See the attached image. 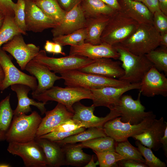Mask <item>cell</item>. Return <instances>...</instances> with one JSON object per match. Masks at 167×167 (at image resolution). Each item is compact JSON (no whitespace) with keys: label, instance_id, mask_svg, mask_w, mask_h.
<instances>
[{"label":"cell","instance_id":"cell-35","mask_svg":"<svg viewBox=\"0 0 167 167\" xmlns=\"http://www.w3.org/2000/svg\"><path fill=\"white\" fill-rule=\"evenodd\" d=\"M148 59L159 71L167 74V48L160 47L145 55Z\"/></svg>","mask_w":167,"mask_h":167},{"label":"cell","instance_id":"cell-14","mask_svg":"<svg viewBox=\"0 0 167 167\" xmlns=\"http://www.w3.org/2000/svg\"><path fill=\"white\" fill-rule=\"evenodd\" d=\"M25 22L26 31L41 32L59 24L46 15L31 0H25Z\"/></svg>","mask_w":167,"mask_h":167},{"label":"cell","instance_id":"cell-45","mask_svg":"<svg viewBox=\"0 0 167 167\" xmlns=\"http://www.w3.org/2000/svg\"><path fill=\"white\" fill-rule=\"evenodd\" d=\"M62 46L57 43L46 41L44 46L45 51L54 54H60L64 56L66 54L62 51Z\"/></svg>","mask_w":167,"mask_h":167},{"label":"cell","instance_id":"cell-27","mask_svg":"<svg viewBox=\"0 0 167 167\" xmlns=\"http://www.w3.org/2000/svg\"><path fill=\"white\" fill-rule=\"evenodd\" d=\"M62 147L64 154V165L81 167L86 165L92 156L83 152V148L76 144H67Z\"/></svg>","mask_w":167,"mask_h":167},{"label":"cell","instance_id":"cell-57","mask_svg":"<svg viewBox=\"0 0 167 167\" xmlns=\"http://www.w3.org/2000/svg\"><path fill=\"white\" fill-rule=\"evenodd\" d=\"M32 0V1H34V0Z\"/></svg>","mask_w":167,"mask_h":167},{"label":"cell","instance_id":"cell-4","mask_svg":"<svg viewBox=\"0 0 167 167\" xmlns=\"http://www.w3.org/2000/svg\"><path fill=\"white\" fill-rule=\"evenodd\" d=\"M33 98L46 103L49 101L60 103L70 111L74 113L73 108L76 102L83 99L92 100L91 91L88 89L77 87L66 86L63 88L53 86L40 93L32 95Z\"/></svg>","mask_w":167,"mask_h":167},{"label":"cell","instance_id":"cell-15","mask_svg":"<svg viewBox=\"0 0 167 167\" xmlns=\"http://www.w3.org/2000/svg\"><path fill=\"white\" fill-rule=\"evenodd\" d=\"M95 107L92 105L87 106L82 104L79 101L77 102L73 106L74 113L72 119L79 121L83 127L85 128H103L106 122L121 116L120 113L114 109L110 110L105 117H98L94 114Z\"/></svg>","mask_w":167,"mask_h":167},{"label":"cell","instance_id":"cell-52","mask_svg":"<svg viewBox=\"0 0 167 167\" xmlns=\"http://www.w3.org/2000/svg\"><path fill=\"white\" fill-rule=\"evenodd\" d=\"M94 155L92 156L89 162L84 166V167H96L99 165V164L98 161L96 162H94Z\"/></svg>","mask_w":167,"mask_h":167},{"label":"cell","instance_id":"cell-3","mask_svg":"<svg viewBox=\"0 0 167 167\" xmlns=\"http://www.w3.org/2000/svg\"><path fill=\"white\" fill-rule=\"evenodd\" d=\"M60 74L66 86L80 87L90 90L107 87H122L131 84L118 79L85 73L78 70H70Z\"/></svg>","mask_w":167,"mask_h":167},{"label":"cell","instance_id":"cell-13","mask_svg":"<svg viewBox=\"0 0 167 167\" xmlns=\"http://www.w3.org/2000/svg\"><path fill=\"white\" fill-rule=\"evenodd\" d=\"M1 49L10 54L16 60L22 70H24L27 63L33 59L40 50L39 46L25 43L22 34L15 36L2 45Z\"/></svg>","mask_w":167,"mask_h":167},{"label":"cell","instance_id":"cell-51","mask_svg":"<svg viewBox=\"0 0 167 167\" xmlns=\"http://www.w3.org/2000/svg\"><path fill=\"white\" fill-rule=\"evenodd\" d=\"M159 46L167 48V33L161 35Z\"/></svg>","mask_w":167,"mask_h":167},{"label":"cell","instance_id":"cell-55","mask_svg":"<svg viewBox=\"0 0 167 167\" xmlns=\"http://www.w3.org/2000/svg\"><path fill=\"white\" fill-rule=\"evenodd\" d=\"M11 165L9 164L6 163H0V167H11Z\"/></svg>","mask_w":167,"mask_h":167},{"label":"cell","instance_id":"cell-29","mask_svg":"<svg viewBox=\"0 0 167 167\" xmlns=\"http://www.w3.org/2000/svg\"><path fill=\"white\" fill-rule=\"evenodd\" d=\"M10 98L9 94L0 101V142L6 140L14 116Z\"/></svg>","mask_w":167,"mask_h":167},{"label":"cell","instance_id":"cell-38","mask_svg":"<svg viewBox=\"0 0 167 167\" xmlns=\"http://www.w3.org/2000/svg\"><path fill=\"white\" fill-rule=\"evenodd\" d=\"M98 159L100 167H113L118 161L128 158L122 156L115 152H99L94 151Z\"/></svg>","mask_w":167,"mask_h":167},{"label":"cell","instance_id":"cell-31","mask_svg":"<svg viewBox=\"0 0 167 167\" xmlns=\"http://www.w3.org/2000/svg\"><path fill=\"white\" fill-rule=\"evenodd\" d=\"M106 136L103 128L92 127L88 128L86 131L66 137L63 140L54 142L62 147L67 144H75Z\"/></svg>","mask_w":167,"mask_h":167},{"label":"cell","instance_id":"cell-8","mask_svg":"<svg viewBox=\"0 0 167 167\" xmlns=\"http://www.w3.org/2000/svg\"><path fill=\"white\" fill-rule=\"evenodd\" d=\"M33 59L46 66L50 71L59 74L70 70H79L94 60L75 55H69L58 58L49 57L47 56L45 50L42 49Z\"/></svg>","mask_w":167,"mask_h":167},{"label":"cell","instance_id":"cell-22","mask_svg":"<svg viewBox=\"0 0 167 167\" xmlns=\"http://www.w3.org/2000/svg\"><path fill=\"white\" fill-rule=\"evenodd\" d=\"M167 127V123L164 121L163 117L159 119L155 118L145 131L132 137L140 141L144 146L154 151H157L162 148L160 140L164 135Z\"/></svg>","mask_w":167,"mask_h":167},{"label":"cell","instance_id":"cell-11","mask_svg":"<svg viewBox=\"0 0 167 167\" xmlns=\"http://www.w3.org/2000/svg\"><path fill=\"white\" fill-rule=\"evenodd\" d=\"M140 88V82L130 84L125 86L116 87H107L91 89L93 105L95 107L104 106L110 110L115 109L118 105L122 96L126 92Z\"/></svg>","mask_w":167,"mask_h":167},{"label":"cell","instance_id":"cell-48","mask_svg":"<svg viewBox=\"0 0 167 167\" xmlns=\"http://www.w3.org/2000/svg\"><path fill=\"white\" fill-rule=\"evenodd\" d=\"M160 142L161 144L164 154L167 157V127L165 130L164 135L160 139Z\"/></svg>","mask_w":167,"mask_h":167},{"label":"cell","instance_id":"cell-21","mask_svg":"<svg viewBox=\"0 0 167 167\" xmlns=\"http://www.w3.org/2000/svg\"><path fill=\"white\" fill-rule=\"evenodd\" d=\"M37 129L36 137H39L51 131L55 127L72 119L74 113L69 111L65 105L58 103L52 110L45 113Z\"/></svg>","mask_w":167,"mask_h":167},{"label":"cell","instance_id":"cell-54","mask_svg":"<svg viewBox=\"0 0 167 167\" xmlns=\"http://www.w3.org/2000/svg\"><path fill=\"white\" fill-rule=\"evenodd\" d=\"M5 18V15H4L0 12V28L2 27L3 23V22Z\"/></svg>","mask_w":167,"mask_h":167},{"label":"cell","instance_id":"cell-46","mask_svg":"<svg viewBox=\"0 0 167 167\" xmlns=\"http://www.w3.org/2000/svg\"><path fill=\"white\" fill-rule=\"evenodd\" d=\"M61 8L67 12L80 3L81 0H57Z\"/></svg>","mask_w":167,"mask_h":167},{"label":"cell","instance_id":"cell-40","mask_svg":"<svg viewBox=\"0 0 167 167\" xmlns=\"http://www.w3.org/2000/svg\"><path fill=\"white\" fill-rule=\"evenodd\" d=\"M152 24L160 35L167 33V15L161 11L153 14Z\"/></svg>","mask_w":167,"mask_h":167},{"label":"cell","instance_id":"cell-5","mask_svg":"<svg viewBox=\"0 0 167 167\" xmlns=\"http://www.w3.org/2000/svg\"><path fill=\"white\" fill-rule=\"evenodd\" d=\"M119 54L123 75L118 79L130 83L140 82L146 73L153 65L145 55L138 56L130 52L118 44L113 46Z\"/></svg>","mask_w":167,"mask_h":167},{"label":"cell","instance_id":"cell-47","mask_svg":"<svg viewBox=\"0 0 167 167\" xmlns=\"http://www.w3.org/2000/svg\"><path fill=\"white\" fill-rule=\"evenodd\" d=\"M153 14L160 10L158 0H143L142 2Z\"/></svg>","mask_w":167,"mask_h":167},{"label":"cell","instance_id":"cell-34","mask_svg":"<svg viewBox=\"0 0 167 167\" xmlns=\"http://www.w3.org/2000/svg\"><path fill=\"white\" fill-rule=\"evenodd\" d=\"M86 38L85 28L80 29L71 33L53 37V41L62 46L79 45L84 43Z\"/></svg>","mask_w":167,"mask_h":167},{"label":"cell","instance_id":"cell-20","mask_svg":"<svg viewBox=\"0 0 167 167\" xmlns=\"http://www.w3.org/2000/svg\"><path fill=\"white\" fill-rule=\"evenodd\" d=\"M25 70L38 81L37 87L32 91V95L40 93L51 88L56 80L62 79L61 76H57L48 67L33 59L27 63Z\"/></svg>","mask_w":167,"mask_h":167},{"label":"cell","instance_id":"cell-16","mask_svg":"<svg viewBox=\"0 0 167 167\" xmlns=\"http://www.w3.org/2000/svg\"><path fill=\"white\" fill-rule=\"evenodd\" d=\"M140 84L139 91L145 96H167V79L154 66L144 75Z\"/></svg>","mask_w":167,"mask_h":167},{"label":"cell","instance_id":"cell-56","mask_svg":"<svg viewBox=\"0 0 167 167\" xmlns=\"http://www.w3.org/2000/svg\"><path fill=\"white\" fill-rule=\"evenodd\" d=\"M133 0L141 2H143V0Z\"/></svg>","mask_w":167,"mask_h":167},{"label":"cell","instance_id":"cell-32","mask_svg":"<svg viewBox=\"0 0 167 167\" xmlns=\"http://www.w3.org/2000/svg\"><path fill=\"white\" fill-rule=\"evenodd\" d=\"M117 142L112 138L106 136L82 142L77 145L83 148H90L99 152H115Z\"/></svg>","mask_w":167,"mask_h":167},{"label":"cell","instance_id":"cell-50","mask_svg":"<svg viewBox=\"0 0 167 167\" xmlns=\"http://www.w3.org/2000/svg\"><path fill=\"white\" fill-rule=\"evenodd\" d=\"M161 11L167 15V0H158Z\"/></svg>","mask_w":167,"mask_h":167},{"label":"cell","instance_id":"cell-7","mask_svg":"<svg viewBox=\"0 0 167 167\" xmlns=\"http://www.w3.org/2000/svg\"><path fill=\"white\" fill-rule=\"evenodd\" d=\"M156 115L153 113L137 124L132 125L129 122H123L119 117L106 122L103 129L107 136L113 138L116 142L124 141L130 137L140 134L152 124Z\"/></svg>","mask_w":167,"mask_h":167},{"label":"cell","instance_id":"cell-28","mask_svg":"<svg viewBox=\"0 0 167 167\" xmlns=\"http://www.w3.org/2000/svg\"><path fill=\"white\" fill-rule=\"evenodd\" d=\"M79 5L86 19L111 16L116 11L101 0H81Z\"/></svg>","mask_w":167,"mask_h":167},{"label":"cell","instance_id":"cell-2","mask_svg":"<svg viewBox=\"0 0 167 167\" xmlns=\"http://www.w3.org/2000/svg\"><path fill=\"white\" fill-rule=\"evenodd\" d=\"M139 25L121 10H116L102 32L101 43L112 46L119 44L134 32Z\"/></svg>","mask_w":167,"mask_h":167},{"label":"cell","instance_id":"cell-33","mask_svg":"<svg viewBox=\"0 0 167 167\" xmlns=\"http://www.w3.org/2000/svg\"><path fill=\"white\" fill-rule=\"evenodd\" d=\"M13 17L11 16H5L3 22L0 28V49L3 45L11 40L15 35L19 34L26 35L27 34L16 25Z\"/></svg>","mask_w":167,"mask_h":167},{"label":"cell","instance_id":"cell-42","mask_svg":"<svg viewBox=\"0 0 167 167\" xmlns=\"http://www.w3.org/2000/svg\"><path fill=\"white\" fill-rule=\"evenodd\" d=\"M82 127H83V125L79 121L71 119L55 127L51 131H71Z\"/></svg>","mask_w":167,"mask_h":167},{"label":"cell","instance_id":"cell-6","mask_svg":"<svg viewBox=\"0 0 167 167\" xmlns=\"http://www.w3.org/2000/svg\"><path fill=\"white\" fill-rule=\"evenodd\" d=\"M42 119L35 111L29 115L24 114L13 116L6 140L8 143H25L34 139Z\"/></svg>","mask_w":167,"mask_h":167},{"label":"cell","instance_id":"cell-41","mask_svg":"<svg viewBox=\"0 0 167 167\" xmlns=\"http://www.w3.org/2000/svg\"><path fill=\"white\" fill-rule=\"evenodd\" d=\"M84 127H81L73 131L69 132L51 131L39 137L48 139L51 141L56 142L63 140L71 135H75L85 130Z\"/></svg>","mask_w":167,"mask_h":167},{"label":"cell","instance_id":"cell-26","mask_svg":"<svg viewBox=\"0 0 167 167\" xmlns=\"http://www.w3.org/2000/svg\"><path fill=\"white\" fill-rule=\"evenodd\" d=\"M111 16L102 15L86 18V38L84 43L94 45L101 44V36Z\"/></svg>","mask_w":167,"mask_h":167},{"label":"cell","instance_id":"cell-44","mask_svg":"<svg viewBox=\"0 0 167 167\" xmlns=\"http://www.w3.org/2000/svg\"><path fill=\"white\" fill-rule=\"evenodd\" d=\"M113 167H148L144 163L130 158H126L118 161Z\"/></svg>","mask_w":167,"mask_h":167},{"label":"cell","instance_id":"cell-18","mask_svg":"<svg viewBox=\"0 0 167 167\" xmlns=\"http://www.w3.org/2000/svg\"><path fill=\"white\" fill-rule=\"evenodd\" d=\"M86 21L79 4L66 12L62 21L51 32L53 37L69 34L85 28Z\"/></svg>","mask_w":167,"mask_h":167},{"label":"cell","instance_id":"cell-37","mask_svg":"<svg viewBox=\"0 0 167 167\" xmlns=\"http://www.w3.org/2000/svg\"><path fill=\"white\" fill-rule=\"evenodd\" d=\"M135 144L144 158L145 164L148 167H166L165 163L156 157L151 149L146 147L138 140L135 141Z\"/></svg>","mask_w":167,"mask_h":167},{"label":"cell","instance_id":"cell-25","mask_svg":"<svg viewBox=\"0 0 167 167\" xmlns=\"http://www.w3.org/2000/svg\"><path fill=\"white\" fill-rule=\"evenodd\" d=\"M35 141L42 148L47 166L59 167L64 165V154L62 147L55 142L36 137Z\"/></svg>","mask_w":167,"mask_h":167},{"label":"cell","instance_id":"cell-17","mask_svg":"<svg viewBox=\"0 0 167 167\" xmlns=\"http://www.w3.org/2000/svg\"><path fill=\"white\" fill-rule=\"evenodd\" d=\"M69 55L84 57L92 60L102 58L117 60L119 57L118 53L113 46L103 43L97 45L84 43L71 46Z\"/></svg>","mask_w":167,"mask_h":167},{"label":"cell","instance_id":"cell-9","mask_svg":"<svg viewBox=\"0 0 167 167\" xmlns=\"http://www.w3.org/2000/svg\"><path fill=\"white\" fill-rule=\"evenodd\" d=\"M7 150L20 157L26 167L47 166L44 153L35 139L25 143H9Z\"/></svg>","mask_w":167,"mask_h":167},{"label":"cell","instance_id":"cell-53","mask_svg":"<svg viewBox=\"0 0 167 167\" xmlns=\"http://www.w3.org/2000/svg\"><path fill=\"white\" fill-rule=\"evenodd\" d=\"M5 76L2 67L0 63V88Z\"/></svg>","mask_w":167,"mask_h":167},{"label":"cell","instance_id":"cell-49","mask_svg":"<svg viewBox=\"0 0 167 167\" xmlns=\"http://www.w3.org/2000/svg\"><path fill=\"white\" fill-rule=\"evenodd\" d=\"M115 10H120L118 0H101Z\"/></svg>","mask_w":167,"mask_h":167},{"label":"cell","instance_id":"cell-10","mask_svg":"<svg viewBox=\"0 0 167 167\" xmlns=\"http://www.w3.org/2000/svg\"><path fill=\"white\" fill-rule=\"evenodd\" d=\"M0 63L4 73V78L0 90L2 91L11 85L20 84L27 85L32 91L36 88L38 83L36 78L27 75L18 69L12 62L6 53L1 48L0 49Z\"/></svg>","mask_w":167,"mask_h":167},{"label":"cell","instance_id":"cell-23","mask_svg":"<svg viewBox=\"0 0 167 167\" xmlns=\"http://www.w3.org/2000/svg\"><path fill=\"white\" fill-rule=\"evenodd\" d=\"M11 89L16 94L18 102L17 107L13 110L14 116L22 114H27L32 112L31 105L36 107L40 111L41 115L45 113L46 109L45 105L46 103L37 102L29 98L28 96L29 92L31 90L28 86L20 84H15L11 86Z\"/></svg>","mask_w":167,"mask_h":167},{"label":"cell","instance_id":"cell-19","mask_svg":"<svg viewBox=\"0 0 167 167\" xmlns=\"http://www.w3.org/2000/svg\"><path fill=\"white\" fill-rule=\"evenodd\" d=\"M79 70L85 73L118 79L124 74L121 62L109 58L94 60L92 63Z\"/></svg>","mask_w":167,"mask_h":167},{"label":"cell","instance_id":"cell-24","mask_svg":"<svg viewBox=\"0 0 167 167\" xmlns=\"http://www.w3.org/2000/svg\"><path fill=\"white\" fill-rule=\"evenodd\" d=\"M120 10L139 24H152L153 14L142 2L133 0H118Z\"/></svg>","mask_w":167,"mask_h":167},{"label":"cell","instance_id":"cell-30","mask_svg":"<svg viewBox=\"0 0 167 167\" xmlns=\"http://www.w3.org/2000/svg\"><path fill=\"white\" fill-rule=\"evenodd\" d=\"M35 4L47 16L60 24L66 11L60 6L57 0H34Z\"/></svg>","mask_w":167,"mask_h":167},{"label":"cell","instance_id":"cell-12","mask_svg":"<svg viewBox=\"0 0 167 167\" xmlns=\"http://www.w3.org/2000/svg\"><path fill=\"white\" fill-rule=\"evenodd\" d=\"M141 94L139 91L136 100L130 95H123L122 96L118 105L115 109L120 113L122 122H129L132 125L137 124L153 113L152 111H145V108L140 100Z\"/></svg>","mask_w":167,"mask_h":167},{"label":"cell","instance_id":"cell-39","mask_svg":"<svg viewBox=\"0 0 167 167\" xmlns=\"http://www.w3.org/2000/svg\"><path fill=\"white\" fill-rule=\"evenodd\" d=\"M25 0H17L13 7V19L16 25L23 32L27 33L25 22Z\"/></svg>","mask_w":167,"mask_h":167},{"label":"cell","instance_id":"cell-36","mask_svg":"<svg viewBox=\"0 0 167 167\" xmlns=\"http://www.w3.org/2000/svg\"><path fill=\"white\" fill-rule=\"evenodd\" d=\"M115 152L128 158L132 159L145 163V160L138 148L132 145L128 139L122 142H117Z\"/></svg>","mask_w":167,"mask_h":167},{"label":"cell","instance_id":"cell-43","mask_svg":"<svg viewBox=\"0 0 167 167\" xmlns=\"http://www.w3.org/2000/svg\"><path fill=\"white\" fill-rule=\"evenodd\" d=\"M15 3L12 0H0V12L5 16L14 17L13 7Z\"/></svg>","mask_w":167,"mask_h":167},{"label":"cell","instance_id":"cell-1","mask_svg":"<svg viewBox=\"0 0 167 167\" xmlns=\"http://www.w3.org/2000/svg\"><path fill=\"white\" fill-rule=\"evenodd\" d=\"M161 35L152 24H140L131 35L117 44L136 55H144L160 46Z\"/></svg>","mask_w":167,"mask_h":167}]
</instances>
